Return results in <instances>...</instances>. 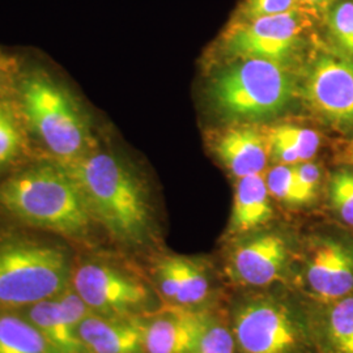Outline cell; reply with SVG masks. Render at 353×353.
<instances>
[{
	"label": "cell",
	"mask_w": 353,
	"mask_h": 353,
	"mask_svg": "<svg viewBox=\"0 0 353 353\" xmlns=\"http://www.w3.org/2000/svg\"><path fill=\"white\" fill-rule=\"evenodd\" d=\"M211 312L163 306L140 316L145 353H192L201 341Z\"/></svg>",
	"instance_id": "14"
},
{
	"label": "cell",
	"mask_w": 353,
	"mask_h": 353,
	"mask_svg": "<svg viewBox=\"0 0 353 353\" xmlns=\"http://www.w3.org/2000/svg\"><path fill=\"white\" fill-rule=\"evenodd\" d=\"M297 254L287 234L261 228L233 237L219 267L230 290L290 287Z\"/></svg>",
	"instance_id": "7"
},
{
	"label": "cell",
	"mask_w": 353,
	"mask_h": 353,
	"mask_svg": "<svg viewBox=\"0 0 353 353\" xmlns=\"http://www.w3.org/2000/svg\"><path fill=\"white\" fill-rule=\"evenodd\" d=\"M267 139L278 140L290 147L300 157V161H309L319 148V137L316 131L305 127L281 125L270 128Z\"/></svg>",
	"instance_id": "22"
},
{
	"label": "cell",
	"mask_w": 353,
	"mask_h": 353,
	"mask_svg": "<svg viewBox=\"0 0 353 353\" xmlns=\"http://www.w3.org/2000/svg\"><path fill=\"white\" fill-rule=\"evenodd\" d=\"M42 332L54 353H85L77 328L90 310L71 287L58 296L21 309Z\"/></svg>",
	"instance_id": "13"
},
{
	"label": "cell",
	"mask_w": 353,
	"mask_h": 353,
	"mask_svg": "<svg viewBox=\"0 0 353 353\" xmlns=\"http://www.w3.org/2000/svg\"><path fill=\"white\" fill-rule=\"evenodd\" d=\"M310 306L316 353H353V293Z\"/></svg>",
	"instance_id": "17"
},
{
	"label": "cell",
	"mask_w": 353,
	"mask_h": 353,
	"mask_svg": "<svg viewBox=\"0 0 353 353\" xmlns=\"http://www.w3.org/2000/svg\"><path fill=\"white\" fill-rule=\"evenodd\" d=\"M300 0H245L241 7L242 21H250L259 17L276 16L301 10Z\"/></svg>",
	"instance_id": "25"
},
{
	"label": "cell",
	"mask_w": 353,
	"mask_h": 353,
	"mask_svg": "<svg viewBox=\"0 0 353 353\" xmlns=\"http://www.w3.org/2000/svg\"><path fill=\"white\" fill-rule=\"evenodd\" d=\"M303 28L300 11L242 21L230 33L228 48L241 57L279 62L293 49Z\"/></svg>",
	"instance_id": "12"
},
{
	"label": "cell",
	"mask_w": 353,
	"mask_h": 353,
	"mask_svg": "<svg viewBox=\"0 0 353 353\" xmlns=\"http://www.w3.org/2000/svg\"><path fill=\"white\" fill-rule=\"evenodd\" d=\"M74 261L63 248L45 241L0 239V310H21L70 287Z\"/></svg>",
	"instance_id": "4"
},
{
	"label": "cell",
	"mask_w": 353,
	"mask_h": 353,
	"mask_svg": "<svg viewBox=\"0 0 353 353\" xmlns=\"http://www.w3.org/2000/svg\"><path fill=\"white\" fill-rule=\"evenodd\" d=\"M300 1L305 8H309L314 12H322V11H326L330 6H332L335 0H300Z\"/></svg>",
	"instance_id": "28"
},
{
	"label": "cell",
	"mask_w": 353,
	"mask_h": 353,
	"mask_svg": "<svg viewBox=\"0 0 353 353\" xmlns=\"http://www.w3.org/2000/svg\"><path fill=\"white\" fill-rule=\"evenodd\" d=\"M290 287L316 303L352 294V252L334 239L310 241L305 250H299Z\"/></svg>",
	"instance_id": "10"
},
{
	"label": "cell",
	"mask_w": 353,
	"mask_h": 353,
	"mask_svg": "<svg viewBox=\"0 0 353 353\" xmlns=\"http://www.w3.org/2000/svg\"><path fill=\"white\" fill-rule=\"evenodd\" d=\"M85 353H145L138 318L89 313L77 328Z\"/></svg>",
	"instance_id": "15"
},
{
	"label": "cell",
	"mask_w": 353,
	"mask_h": 353,
	"mask_svg": "<svg viewBox=\"0 0 353 353\" xmlns=\"http://www.w3.org/2000/svg\"><path fill=\"white\" fill-rule=\"evenodd\" d=\"M330 202L341 221L353 228V172L341 169L332 176Z\"/></svg>",
	"instance_id": "23"
},
{
	"label": "cell",
	"mask_w": 353,
	"mask_h": 353,
	"mask_svg": "<svg viewBox=\"0 0 353 353\" xmlns=\"http://www.w3.org/2000/svg\"><path fill=\"white\" fill-rule=\"evenodd\" d=\"M21 144L23 138L16 117L7 106L0 105V169L19 154Z\"/></svg>",
	"instance_id": "24"
},
{
	"label": "cell",
	"mask_w": 353,
	"mask_h": 353,
	"mask_svg": "<svg viewBox=\"0 0 353 353\" xmlns=\"http://www.w3.org/2000/svg\"><path fill=\"white\" fill-rule=\"evenodd\" d=\"M265 141L256 130L250 127L230 128L217 140L216 152L237 178L261 174L267 163Z\"/></svg>",
	"instance_id": "18"
},
{
	"label": "cell",
	"mask_w": 353,
	"mask_h": 353,
	"mask_svg": "<svg viewBox=\"0 0 353 353\" xmlns=\"http://www.w3.org/2000/svg\"><path fill=\"white\" fill-rule=\"evenodd\" d=\"M225 313L237 353H316L310 301L290 285L230 290Z\"/></svg>",
	"instance_id": "1"
},
{
	"label": "cell",
	"mask_w": 353,
	"mask_h": 353,
	"mask_svg": "<svg viewBox=\"0 0 353 353\" xmlns=\"http://www.w3.org/2000/svg\"><path fill=\"white\" fill-rule=\"evenodd\" d=\"M274 214L271 195L263 176L239 178L228 234L233 239L265 227L272 221Z\"/></svg>",
	"instance_id": "16"
},
{
	"label": "cell",
	"mask_w": 353,
	"mask_h": 353,
	"mask_svg": "<svg viewBox=\"0 0 353 353\" xmlns=\"http://www.w3.org/2000/svg\"><path fill=\"white\" fill-rule=\"evenodd\" d=\"M0 353H54L21 310H0Z\"/></svg>",
	"instance_id": "19"
},
{
	"label": "cell",
	"mask_w": 353,
	"mask_h": 353,
	"mask_svg": "<svg viewBox=\"0 0 353 353\" xmlns=\"http://www.w3.org/2000/svg\"><path fill=\"white\" fill-rule=\"evenodd\" d=\"M71 287L99 316L140 318L164 306L147 272L103 255L74 262Z\"/></svg>",
	"instance_id": "5"
},
{
	"label": "cell",
	"mask_w": 353,
	"mask_h": 353,
	"mask_svg": "<svg viewBox=\"0 0 353 353\" xmlns=\"http://www.w3.org/2000/svg\"><path fill=\"white\" fill-rule=\"evenodd\" d=\"M192 353H237L228 323L225 305L210 314L201 341Z\"/></svg>",
	"instance_id": "21"
},
{
	"label": "cell",
	"mask_w": 353,
	"mask_h": 353,
	"mask_svg": "<svg viewBox=\"0 0 353 353\" xmlns=\"http://www.w3.org/2000/svg\"><path fill=\"white\" fill-rule=\"evenodd\" d=\"M147 275L165 306L192 312L224 306L230 292L220 267L203 258L166 252L153 259Z\"/></svg>",
	"instance_id": "9"
},
{
	"label": "cell",
	"mask_w": 353,
	"mask_h": 353,
	"mask_svg": "<svg viewBox=\"0 0 353 353\" xmlns=\"http://www.w3.org/2000/svg\"><path fill=\"white\" fill-rule=\"evenodd\" d=\"M267 188L271 198L290 207H303L313 199L301 188L293 165H278L267 174Z\"/></svg>",
	"instance_id": "20"
},
{
	"label": "cell",
	"mask_w": 353,
	"mask_h": 353,
	"mask_svg": "<svg viewBox=\"0 0 353 353\" xmlns=\"http://www.w3.org/2000/svg\"><path fill=\"white\" fill-rule=\"evenodd\" d=\"M26 121L38 139L62 164L88 153V123L70 93L50 77L34 74L21 84Z\"/></svg>",
	"instance_id": "6"
},
{
	"label": "cell",
	"mask_w": 353,
	"mask_h": 353,
	"mask_svg": "<svg viewBox=\"0 0 353 353\" xmlns=\"http://www.w3.org/2000/svg\"><path fill=\"white\" fill-rule=\"evenodd\" d=\"M330 28L341 48L353 54V1H341L332 10Z\"/></svg>",
	"instance_id": "26"
},
{
	"label": "cell",
	"mask_w": 353,
	"mask_h": 353,
	"mask_svg": "<svg viewBox=\"0 0 353 353\" xmlns=\"http://www.w3.org/2000/svg\"><path fill=\"white\" fill-rule=\"evenodd\" d=\"M306 100L316 113L339 127L353 126V63L321 57L310 67Z\"/></svg>",
	"instance_id": "11"
},
{
	"label": "cell",
	"mask_w": 353,
	"mask_h": 353,
	"mask_svg": "<svg viewBox=\"0 0 353 353\" xmlns=\"http://www.w3.org/2000/svg\"><path fill=\"white\" fill-rule=\"evenodd\" d=\"M292 92L290 75L279 62L249 58L221 74L214 83V97L228 115L263 118L284 109Z\"/></svg>",
	"instance_id": "8"
},
{
	"label": "cell",
	"mask_w": 353,
	"mask_h": 353,
	"mask_svg": "<svg viewBox=\"0 0 353 353\" xmlns=\"http://www.w3.org/2000/svg\"><path fill=\"white\" fill-rule=\"evenodd\" d=\"M0 205L30 227L87 240L94 223L75 178L62 165H39L0 186Z\"/></svg>",
	"instance_id": "3"
},
{
	"label": "cell",
	"mask_w": 353,
	"mask_h": 353,
	"mask_svg": "<svg viewBox=\"0 0 353 353\" xmlns=\"http://www.w3.org/2000/svg\"><path fill=\"white\" fill-rule=\"evenodd\" d=\"M296 176L306 194L314 201L316 196V192L321 185V170L318 165L303 161L300 164L293 165Z\"/></svg>",
	"instance_id": "27"
},
{
	"label": "cell",
	"mask_w": 353,
	"mask_h": 353,
	"mask_svg": "<svg viewBox=\"0 0 353 353\" xmlns=\"http://www.w3.org/2000/svg\"><path fill=\"white\" fill-rule=\"evenodd\" d=\"M81 190L94 223L113 240L131 249L152 239V212L138 178L109 153L84 154L63 164Z\"/></svg>",
	"instance_id": "2"
}]
</instances>
